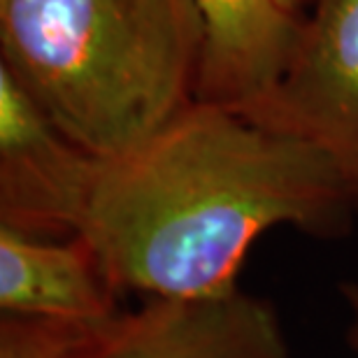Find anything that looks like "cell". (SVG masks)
<instances>
[{
	"instance_id": "cell-1",
	"label": "cell",
	"mask_w": 358,
	"mask_h": 358,
	"mask_svg": "<svg viewBox=\"0 0 358 358\" xmlns=\"http://www.w3.org/2000/svg\"><path fill=\"white\" fill-rule=\"evenodd\" d=\"M356 217L333 166L305 142L193 100L128 152L100 161L80 238L121 293H231L275 228L317 238Z\"/></svg>"
},
{
	"instance_id": "cell-2",
	"label": "cell",
	"mask_w": 358,
	"mask_h": 358,
	"mask_svg": "<svg viewBox=\"0 0 358 358\" xmlns=\"http://www.w3.org/2000/svg\"><path fill=\"white\" fill-rule=\"evenodd\" d=\"M203 42L196 0H0V68L98 159L196 100Z\"/></svg>"
},
{
	"instance_id": "cell-3",
	"label": "cell",
	"mask_w": 358,
	"mask_h": 358,
	"mask_svg": "<svg viewBox=\"0 0 358 358\" xmlns=\"http://www.w3.org/2000/svg\"><path fill=\"white\" fill-rule=\"evenodd\" d=\"M235 112L317 149L358 214V0H312L284 73Z\"/></svg>"
},
{
	"instance_id": "cell-4",
	"label": "cell",
	"mask_w": 358,
	"mask_h": 358,
	"mask_svg": "<svg viewBox=\"0 0 358 358\" xmlns=\"http://www.w3.org/2000/svg\"><path fill=\"white\" fill-rule=\"evenodd\" d=\"M100 161L0 68V226L40 238H75Z\"/></svg>"
},
{
	"instance_id": "cell-5",
	"label": "cell",
	"mask_w": 358,
	"mask_h": 358,
	"mask_svg": "<svg viewBox=\"0 0 358 358\" xmlns=\"http://www.w3.org/2000/svg\"><path fill=\"white\" fill-rule=\"evenodd\" d=\"M66 358H291V347L275 305L235 289L147 298L96 326Z\"/></svg>"
},
{
	"instance_id": "cell-6",
	"label": "cell",
	"mask_w": 358,
	"mask_h": 358,
	"mask_svg": "<svg viewBox=\"0 0 358 358\" xmlns=\"http://www.w3.org/2000/svg\"><path fill=\"white\" fill-rule=\"evenodd\" d=\"M96 252L80 235L40 238L0 226V312L103 326L124 312Z\"/></svg>"
},
{
	"instance_id": "cell-7",
	"label": "cell",
	"mask_w": 358,
	"mask_h": 358,
	"mask_svg": "<svg viewBox=\"0 0 358 358\" xmlns=\"http://www.w3.org/2000/svg\"><path fill=\"white\" fill-rule=\"evenodd\" d=\"M205 28L196 100L231 110L279 80L296 47L303 14L282 0H196Z\"/></svg>"
},
{
	"instance_id": "cell-8",
	"label": "cell",
	"mask_w": 358,
	"mask_h": 358,
	"mask_svg": "<svg viewBox=\"0 0 358 358\" xmlns=\"http://www.w3.org/2000/svg\"><path fill=\"white\" fill-rule=\"evenodd\" d=\"M93 328L0 314V358H66Z\"/></svg>"
},
{
	"instance_id": "cell-9",
	"label": "cell",
	"mask_w": 358,
	"mask_h": 358,
	"mask_svg": "<svg viewBox=\"0 0 358 358\" xmlns=\"http://www.w3.org/2000/svg\"><path fill=\"white\" fill-rule=\"evenodd\" d=\"M340 296L347 312V345L352 349V354L358 358V284H342Z\"/></svg>"
},
{
	"instance_id": "cell-10",
	"label": "cell",
	"mask_w": 358,
	"mask_h": 358,
	"mask_svg": "<svg viewBox=\"0 0 358 358\" xmlns=\"http://www.w3.org/2000/svg\"><path fill=\"white\" fill-rule=\"evenodd\" d=\"M282 3L289 7L291 12H296V14H300V7H303V3L305 0H282Z\"/></svg>"
}]
</instances>
